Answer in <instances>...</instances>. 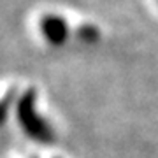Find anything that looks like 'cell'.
<instances>
[{"mask_svg":"<svg viewBox=\"0 0 158 158\" xmlns=\"http://www.w3.org/2000/svg\"><path fill=\"white\" fill-rule=\"evenodd\" d=\"M37 91L28 88L16 102V119L21 127L23 134L39 144H51L55 141V132L51 125L46 121L35 109Z\"/></svg>","mask_w":158,"mask_h":158,"instance_id":"cell-1","label":"cell"},{"mask_svg":"<svg viewBox=\"0 0 158 158\" xmlns=\"http://www.w3.org/2000/svg\"><path fill=\"white\" fill-rule=\"evenodd\" d=\"M39 30L42 34V37L51 46H56V48L65 44L69 39V34H70L67 21L62 16H58V14H44V16H40Z\"/></svg>","mask_w":158,"mask_h":158,"instance_id":"cell-2","label":"cell"},{"mask_svg":"<svg viewBox=\"0 0 158 158\" xmlns=\"http://www.w3.org/2000/svg\"><path fill=\"white\" fill-rule=\"evenodd\" d=\"M76 37H77L81 42H85V44H95V42L100 40V30L97 28L95 25L86 23V25L77 27V30H76Z\"/></svg>","mask_w":158,"mask_h":158,"instance_id":"cell-3","label":"cell"}]
</instances>
